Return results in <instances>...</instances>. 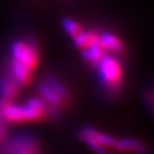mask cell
<instances>
[{
	"mask_svg": "<svg viewBox=\"0 0 154 154\" xmlns=\"http://www.w3.org/2000/svg\"><path fill=\"white\" fill-rule=\"evenodd\" d=\"M2 115L10 122H27V121H38L44 119L43 115L29 107L28 105H5L2 109Z\"/></svg>",
	"mask_w": 154,
	"mask_h": 154,
	"instance_id": "3957f363",
	"label": "cell"
},
{
	"mask_svg": "<svg viewBox=\"0 0 154 154\" xmlns=\"http://www.w3.org/2000/svg\"><path fill=\"white\" fill-rule=\"evenodd\" d=\"M80 136H82V138L85 140V142H86L96 154H107L106 148L104 147V146H102V144L88 132L87 128L82 130V132L80 133Z\"/></svg>",
	"mask_w": 154,
	"mask_h": 154,
	"instance_id": "9c48e42d",
	"label": "cell"
},
{
	"mask_svg": "<svg viewBox=\"0 0 154 154\" xmlns=\"http://www.w3.org/2000/svg\"><path fill=\"white\" fill-rule=\"evenodd\" d=\"M63 27L65 28L67 33L70 34V35H72L73 38H75L77 34H79L80 32H82L80 27L78 26L74 20H72V19H69V18L64 19V20H63Z\"/></svg>",
	"mask_w": 154,
	"mask_h": 154,
	"instance_id": "8fae6325",
	"label": "cell"
},
{
	"mask_svg": "<svg viewBox=\"0 0 154 154\" xmlns=\"http://www.w3.org/2000/svg\"><path fill=\"white\" fill-rule=\"evenodd\" d=\"M100 45L104 51H111L113 53H122L124 49V45L116 35L108 32H103L97 35Z\"/></svg>",
	"mask_w": 154,
	"mask_h": 154,
	"instance_id": "277c9868",
	"label": "cell"
},
{
	"mask_svg": "<svg viewBox=\"0 0 154 154\" xmlns=\"http://www.w3.org/2000/svg\"><path fill=\"white\" fill-rule=\"evenodd\" d=\"M46 82H47V84L49 85V86H51V88H53V89L55 90V91L57 92V93L59 94V95H60L63 100H65L67 97L66 90H65L64 88H63V87L59 84V82H58V80H56L55 78H48Z\"/></svg>",
	"mask_w": 154,
	"mask_h": 154,
	"instance_id": "7c38bea8",
	"label": "cell"
},
{
	"mask_svg": "<svg viewBox=\"0 0 154 154\" xmlns=\"http://www.w3.org/2000/svg\"><path fill=\"white\" fill-rule=\"evenodd\" d=\"M38 90H40L41 95L43 96V99L47 103L51 104V105L55 106V107H59L62 104V102L64 101L47 82H44V84L40 85L38 86Z\"/></svg>",
	"mask_w": 154,
	"mask_h": 154,
	"instance_id": "ba28073f",
	"label": "cell"
},
{
	"mask_svg": "<svg viewBox=\"0 0 154 154\" xmlns=\"http://www.w3.org/2000/svg\"><path fill=\"white\" fill-rule=\"evenodd\" d=\"M20 147L15 149L14 154H34V147L31 143H20Z\"/></svg>",
	"mask_w": 154,
	"mask_h": 154,
	"instance_id": "4fadbf2b",
	"label": "cell"
},
{
	"mask_svg": "<svg viewBox=\"0 0 154 154\" xmlns=\"http://www.w3.org/2000/svg\"><path fill=\"white\" fill-rule=\"evenodd\" d=\"M103 82L109 88L119 86L122 79V66L113 56L104 55L97 63Z\"/></svg>",
	"mask_w": 154,
	"mask_h": 154,
	"instance_id": "6da1fadb",
	"label": "cell"
},
{
	"mask_svg": "<svg viewBox=\"0 0 154 154\" xmlns=\"http://www.w3.org/2000/svg\"><path fill=\"white\" fill-rule=\"evenodd\" d=\"M11 72L18 84L29 85L32 80V71H30L28 67L24 64L19 63L18 61L12 60L11 62Z\"/></svg>",
	"mask_w": 154,
	"mask_h": 154,
	"instance_id": "5b68a950",
	"label": "cell"
},
{
	"mask_svg": "<svg viewBox=\"0 0 154 154\" xmlns=\"http://www.w3.org/2000/svg\"><path fill=\"white\" fill-rule=\"evenodd\" d=\"M104 55H105V51L100 45L99 40L90 44L89 46L82 48V57H84V59H86L89 62L94 63V64H97Z\"/></svg>",
	"mask_w": 154,
	"mask_h": 154,
	"instance_id": "52a82bcc",
	"label": "cell"
},
{
	"mask_svg": "<svg viewBox=\"0 0 154 154\" xmlns=\"http://www.w3.org/2000/svg\"><path fill=\"white\" fill-rule=\"evenodd\" d=\"M88 132L95 138L102 146H104L105 148H113V144H115V141L116 139L111 136L107 134H104V133H100L97 131L93 130V128H87Z\"/></svg>",
	"mask_w": 154,
	"mask_h": 154,
	"instance_id": "30bf717a",
	"label": "cell"
},
{
	"mask_svg": "<svg viewBox=\"0 0 154 154\" xmlns=\"http://www.w3.org/2000/svg\"><path fill=\"white\" fill-rule=\"evenodd\" d=\"M113 149L120 152H132V153H142L144 150L143 144L138 140L128 138V139H116Z\"/></svg>",
	"mask_w": 154,
	"mask_h": 154,
	"instance_id": "8992f818",
	"label": "cell"
},
{
	"mask_svg": "<svg viewBox=\"0 0 154 154\" xmlns=\"http://www.w3.org/2000/svg\"><path fill=\"white\" fill-rule=\"evenodd\" d=\"M13 60L24 64L30 71H33L38 64V49L33 42L15 41L11 45Z\"/></svg>",
	"mask_w": 154,
	"mask_h": 154,
	"instance_id": "7a4b0ae2",
	"label": "cell"
}]
</instances>
